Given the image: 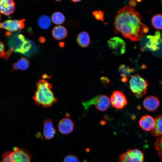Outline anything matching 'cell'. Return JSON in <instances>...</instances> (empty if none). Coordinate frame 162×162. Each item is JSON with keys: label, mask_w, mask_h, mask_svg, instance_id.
Instances as JSON below:
<instances>
[{"label": "cell", "mask_w": 162, "mask_h": 162, "mask_svg": "<svg viewBox=\"0 0 162 162\" xmlns=\"http://www.w3.org/2000/svg\"><path fill=\"white\" fill-rule=\"evenodd\" d=\"M110 100L112 106L117 109H122L128 103L126 97L123 92L118 90L113 92Z\"/></svg>", "instance_id": "obj_10"}, {"label": "cell", "mask_w": 162, "mask_h": 162, "mask_svg": "<svg viewBox=\"0 0 162 162\" xmlns=\"http://www.w3.org/2000/svg\"><path fill=\"white\" fill-rule=\"evenodd\" d=\"M30 65L29 61L26 58L22 57L17 62L13 65V68L15 70L20 69L23 70H27Z\"/></svg>", "instance_id": "obj_20"}, {"label": "cell", "mask_w": 162, "mask_h": 162, "mask_svg": "<svg viewBox=\"0 0 162 162\" xmlns=\"http://www.w3.org/2000/svg\"><path fill=\"white\" fill-rule=\"evenodd\" d=\"M38 23L41 28L43 29H47L51 26V20L49 16L47 15H42L39 18Z\"/></svg>", "instance_id": "obj_21"}, {"label": "cell", "mask_w": 162, "mask_h": 162, "mask_svg": "<svg viewBox=\"0 0 162 162\" xmlns=\"http://www.w3.org/2000/svg\"><path fill=\"white\" fill-rule=\"evenodd\" d=\"M92 14L96 19L104 21V12L101 10H99L93 11Z\"/></svg>", "instance_id": "obj_28"}, {"label": "cell", "mask_w": 162, "mask_h": 162, "mask_svg": "<svg viewBox=\"0 0 162 162\" xmlns=\"http://www.w3.org/2000/svg\"><path fill=\"white\" fill-rule=\"evenodd\" d=\"M155 124V119L149 115L142 116L139 121L140 127L142 130L146 131L152 130L154 128Z\"/></svg>", "instance_id": "obj_13"}, {"label": "cell", "mask_w": 162, "mask_h": 162, "mask_svg": "<svg viewBox=\"0 0 162 162\" xmlns=\"http://www.w3.org/2000/svg\"><path fill=\"white\" fill-rule=\"evenodd\" d=\"M110 104V100L107 96L101 95L95 97L88 101L84 102L82 103V105L84 109L87 110L89 106L94 104L98 110L103 111L108 109Z\"/></svg>", "instance_id": "obj_6"}, {"label": "cell", "mask_w": 162, "mask_h": 162, "mask_svg": "<svg viewBox=\"0 0 162 162\" xmlns=\"http://www.w3.org/2000/svg\"><path fill=\"white\" fill-rule=\"evenodd\" d=\"M63 162H80L78 158L73 154H69L64 158Z\"/></svg>", "instance_id": "obj_27"}, {"label": "cell", "mask_w": 162, "mask_h": 162, "mask_svg": "<svg viewBox=\"0 0 162 162\" xmlns=\"http://www.w3.org/2000/svg\"><path fill=\"white\" fill-rule=\"evenodd\" d=\"M129 82L130 89L137 98H140L146 94L148 86L146 79L136 74L130 76Z\"/></svg>", "instance_id": "obj_5"}, {"label": "cell", "mask_w": 162, "mask_h": 162, "mask_svg": "<svg viewBox=\"0 0 162 162\" xmlns=\"http://www.w3.org/2000/svg\"><path fill=\"white\" fill-rule=\"evenodd\" d=\"M1 14H0V20H1Z\"/></svg>", "instance_id": "obj_34"}, {"label": "cell", "mask_w": 162, "mask_h": 162, "mask_svg": "<svg viewBox=\"0 0 162 162\" xmlns=\"http://www.w3.org/2000/svg\"><path fill=\"white\" fill-rule=\"evenodd\" d=\"M56 1L58 2V1H60V0H56Z\"/></svg>", "instance_id": "obj_35"}, {"label": "cell", "mask_w": 162, "mask_h": 162, "mask_svg": "<svg viewBox=\"0 0 162 162\" xmlns=\"http://www.w3.org/2000/svg\"><path fill=\"white\" fill-rule=\"evenodd\" d=\"M32 155L26 149L15 147L2 156V162H32Z\"/></svg>", "instance_id": "obj_4"}, {"label": "cell", "mask_w": 162, "mask_h": 162, "mask_svg": "<svg viewBox=\"0 0 162 162\" xmlns=\"http://www.w3.org/2000/svg\"><path fill=\"white\" fill-rule=\"evenodd\" d=\"M120 162H143L144 156L138 149H130L119 156Z\"/></svg>", "instance_id": "obj_7"}, {"label": "cell", "mask_w": 162, "mask_h": 162, "mask_svg": "<svg viewBox=\"0 0 162 162\" xmlns=\"http://www.w3.org/2000/svg\"><path fill=\"white\" fill-rule=\"evenodd\" d=\"M76 40L79 46L82 48L87 47L90 41L88 33L86 31L80 32L77 35Z\"/></svg>", "instance_id": "obj_18"}, {"label": "cell", "mask_w": 162, "mask_h": 162, "mask_svg": "<svg viewBox=\"0 0 162 162\" xmlns=\"http://www.w3.org/2000/svg\"><path fill=\"white\" fill-rule=\"evenodd\" d=\"M71 1L72 2H74V3H76V2H80L81 1V0H71Z\"/></svg>", "instance_id": "obj_33"}, {"label": "cell", "mask_w": 162, "mask_h": 162, "mask_svg": "<svg viewBox=\"0 0 162 162\" xmlns=\"http://www.w3.org/2000/svg\"><path fill=\"white\" fill-rule=\"evenodd\" d=\"M58 129L62 134H67L72 132L74 129V124L72 121L67 117L61 119L58 123Z\"/></svg>", "instance_id": "obj_12"}, {"label": "cell", "mask_w": 162, "mask_h": 162, "mask_svg": "<svg viewBox=\"0 0 162 162\" xmlns=\"http://www.w3.org/2000/svg\"><path fill=\"white\" fill-rule=\"evenodd\" d=\"M160 102L156 97L150 96L146 98L143 101V105L147 110L153 111L155 110L159 105Z\"/></svg>", "instance_id": "obj_16"}, {"label": "cell", "mask_w": 162, "mask_h": 162, "mask_svg": "<svg viewBox=\"0 0 162 162\" xmlns=\"http://www.w3.org/2000/svg\"><path fill=\"white\" fill-rule=\"evenodd\" d=\"M5 48L4 43L0 41V58H4L7 59L11 53L9 51L5 52Z\"/></svg>", "instance_id": "obj_26"}, {"label": "cell", "mask_w": 162, "mask_h": 162, "mask_svg": "<svg viewBox=\"0 0 162 162\" xmlns=\"http://www.w3.org/2000/svg\"><path fill=\"white\" fill-rule=\"evenodd\" d=\"M122 80L124 82H125L127 80V77H122Z\"/></svg>", "instance_id": "obj_32"}, {"label": "cell", "mask_w": 162, "mask_h": 162, "mask_svg": "<svg viewBox=\"0 0 162 162\" xmlns=\"http://www.w3.org/2000/svg\"><path fill=\"white\" fill-rule=\"evenodd\" d=\"M25 20H9L0 23V28L7 30L10 33L16 32L23 28Z\"/></svg>", "instance_id": "obj_9"}, {"label": "cell", "mask_w": 162, "mask_h": 162, "mask_svg": "<svg viewBox=\"0 0 162 162\" xmlns=\"http://www.w3.org/2000/svg\"><path fill=\"white\" fill-rule=\"evenodd\" d=\"M129 4L130 7H135L137 4V2L135 0H131L129 1L128 2Z\"/></svg>", "instance_id": "obj_29"}, {"label": "cell", "mask_w": 162, "mask_h": 162, "mask_svg": "<svg viewBox=\"0 0 162 162\" xmlns=\"http://www.w3.org/2000/svg\"><path fill=\"white\" fill-rule=\"evenodd\" d=\"M15 5L13 0H0V13L6 15L12 14L14 11Z\"/></svg>", "instance_id": "obj_14"}, {"label": "cell", "mask_w": 162, "mask_h": 162, "mask_svg": "<svg viewBox=\"0 0 162 162\" xmlns=\"http://www.w3.org/2000/svg\"><path fill=\"white\" fill-rule=\"evenodd\" d=\"M114 25L115 33L122 34L132 41L139 40L149 30L148 27L142 22L140 14L128 5L118 10Z\"/></svg>", "instance_id": "obj_1"}, {"label": "cell", "mask_w": 162, "mask_h": 162, "mask_svg": "<svg viewBox=\"0 0 162 162\" xmlns=\"http://www.w3.org/2000/svg\"><path fill=\"white\" fill-rule=\"evenodd\" d=\"M43 131L44 136L46 140H51L54 137L56 130L51 120L46 119L44 121Z\"/></svg>", "instance_id": "obj_15"}, {"label": "cell", "mask_w": 162, "mask_h": 162, "mask_svg": "<svg viewBox=\"0 0 162 162\" xmlns=\"http://www.w3.org/2000/svg\"><path fill=\"white\" fill-rule=\"evenodd\" d=\"M59 45L61 47H64V42H59Z\"/></svg>", "instance_id": "obj_31"}, {"label": "cell", "mask_w": 162, "mask_h": 162, "mask_svg": "<svg viewBox=\"0 0 162 162\" xmlns=\"http://www.w3.org/2000/svg\"><path fill=\"white\" fill-rule=\"evenodd\" d=\"M155 124L152 130L151 134L154 137H159L162 135V114L159 115L155 118Z\"/></svg>", "instance_id": "obj_19"}, {"label": "cell", "mask_w": 162, "mask_h": 162, "mask_svg": "<svg viewBox=\"0 0 162 162\" xmlns=\"http://www.w3.org/2000/svg\"><path fill=\"white\" fill-rule=\"evenodd\" d=\"M52 35L55 39L61 40L65 38L67 36L66 28L63 26H58L54 27L52 32Z\"/></svg>", "instance_id": "obj_17"}, {"label": "cell", "mask_w": 162, "mask_h": 162, "mask_svg": "<svg viewBox=\"0 0 162 162\" xmlns=\"http://www.w3.org/2000/svg\"><path fill=\"white\" fill-rule=\"evenodd\" d=\"M107 44L108 47L116 55H121L125 52L126 44L124 40L119 37H114L110 38L108 41Z\"/></svg>", "instance_id": "obj_8"}, {"label": "cell", "mask_w": 162, "mask_h": 162, "mask_svg": "<svg viewBox=\"0 0 162 162\" xmlns=\"http://www.w3.org/2000/svg\"><path fill=\"white\" fill-rule=\"evenodd\" d=\"M8 44L11 52L26 54L30 50L32 46L31 41L26 38L22 34L7 32Z\"/></svg>", "instance_id": "obj_3"}, {"label": "cell", "mask_w": 162, "mask_h": 162, "mask_svg": "<svg viewBox=\"0 0 162 162\" xmlns=\"http://www.w3.org/2000/svg\"><path fill=\"white\" fill-rule=\"evenodd\" d=\"M51 20L54 24L60 25L64 23L65 17L63 14L60 12L53 13L51 16Z\"/></svg>", "instance_id": "obj_22"}, {"label": "cell", "mask_w": 162, "mask_h": 162, "mask_svg": "<svg viewBox=\"0 0 162 162\" xmlns=\"http://www.w3.org/2000/svg\"><path fill=\"white\" fill-rule=\"evenodd\" d=\"M154 146L159 157L162 159V137H159L157 140Z\"/></svg>", "instance_id": "obj_25"}, {"label": "cell", "mask_w": 162, "mask_h": 162, "mask_svg": "<svg viewBox=\"0 0 162 162\" xmlns=\"http://www.w3.org/2000/svg\"><path fill=\"white\" fill-rule=\"evenodd\" d=\"M147 38L148 41L146 44V46L150 50L155 51L158 50L159 46L162 43V38L158 31L155 32L154 35H148Z\"/></svg>", "instance_id": "obj_11"}, {"label": "cell", "mask_w": 162, "mask_h": 162, "mask_svg": "<svg viewBox=\"0 0 162 162\" xmlns=\"http://www.w3.org/2000/svg\"><path fill=\"white\" fill-rule=\"evenodd\" d=\"M36 89L32 98L38 106L49 107L56 103L57 98L52 90V85L47 80L39 79L36 82Z\"/></svg>", "instance_id": "obj_2"}, {"label": "cell", "mask_w": 162, "mask_h": 162, "mask_svg": "<svg viewBox=\"0 0 162 162\" xmlns=\"http://www.w3.org/2000/svg\"><path fill=\"white\" fill-rule=\"evenodd\" d=\"M152 23L155 28L162 29V14H158L153 16L152 19Z\"/></svg>", "instance_id": "obj_24"}, {"label": "cell", "mask_w": 162, "mask_h": 162, "mask_svg": "<svg viewBox=\"0 0 162 162\" xmlns=\"http://www.w3.org/2000/svg\"><path fill=\"white\" fill-rule=\"evenodd\" d=\"M38 41L40 43L43 44L45 42L46 39L44 37L41 36L39 38Z\"/></svg>", "instance_id": "obj_30"}, {"label": "cell", "mask_w": 162, "mask_h": 162, "mask_svg": "<svg viewBox=\"0 0 162 162\" xmlns=\"http://www.w3.org/2000/svg\"><path fill=\"white\" fill-rule=\"evenodd\" d=\"M134 71L133 68H130L124 64L121 65L118 68L119 73L123 77H126Z\"/></svg>", "instance_id": "obj_23"}]
</instances>
